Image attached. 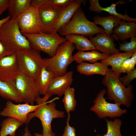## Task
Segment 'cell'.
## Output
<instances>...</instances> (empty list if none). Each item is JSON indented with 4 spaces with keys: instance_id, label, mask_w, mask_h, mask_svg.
Segmentation results:
<instances>
[{
    "instance_id": "cell-1",
    "label": "cell",
    "mask_w": 136,
    "mask_h": 136,
    "mask_svg": "<svg viewBox=\"0 0 136 136\" xmlns=\"http://www.w3.org/2000/svg\"><path fill=\"white\" fill-rule=\"evenodd\" d=\"M52 96L47 93L44 97H38L35 101L39 105L37 109L35 111L29 113L27 115V125L33 118L36 117L40 120L43 127V136H55V134L52 130L51 123L53 119L62 118L65 117V113L56 109V104L54 101L59 98L56 97L47 101Z\"/></svg>"
},
{
    "instance_id": "cell-2",
    "label": "cell",
    "mask_w": 136,
    "mask_h": 136,
    "mask_svg": "<svg viewBox=\"0 0 136 136\" xmlns=\"http://www.w3.org/2000/svg\"><path fill=\"white\" fill-rule=\"evenodd\" d=\"M120 77L109 69L102 83L107 88L106 92L109 99L120 106L122 105L129 108L134 98L133 86L130 84L128 87H125L120 81Z\"/></svg>"
},
{
    "instance_id": "cell-3",
    "label": "cell",
    "mask_w": 136,
    "mask_h": 136,
    "mask_svg": "<svg viewBox=\"0 0 136 136\" xmlns=\"http://www.w3.org/2000/svg\"><path fill=\"white\" fill-rule=\"evenodd\" d=\"M58 32L61 36L73 34L89 37L98 33H105L103 28L98 27L93 22L87 19L80 7L70 21L60 28Z\"/></svg>"
},
{
    "instance_id": "cell-4",
    "label": "cell",
    "mask_w": 136,
    "mask_h": 136,
    "mask_svg": "<svg viewBox=\"0 0 136 136\" xmlns=\"http://www.w3.org/2000/svg\"><path fill=\"white\" fill-rule=\"evenodd\" d=\"M0 39L6 47L15 52L32 48L21 32L17 18H11L0 27Z\"/></svg>"
},
{
    "instance_id": "cell-5",
    "label": "cell",
    "mask_w": 136,
    "mask_h": 136,
    "mask_svg": "<svg viewBox=\"0 0 136 136\" xmlns=\"http://www.w3.org/2000/svg\"><path fill=\"white\" fill-rule=\"evenodd\" d=\"M75 49L74 44L67 41L58 47L54 56L44 58V66L55 77L64 75L69 65L74 61L72 54Z\"/></svg>"
},
{
    "instance_id": "cell-6",
    "label": "cell",
    "mask_w": 136,
    "mask_h": 136,
    "mask_svg": "<svg viewBox=\"0 0 136 136\" xmlns=\"http://www.w3.org/2000/svg\"><path fill=\"white\" fill-rule=\"evenodd\" d=\"M28 41L31 48L43 52L51 57L55 54L58 47L67 40L58 32L49 33L40 32L35 34L22 33Z\"/></svg>"
},
{
    "instance_id": "cell-7",
    "label": "cell",
    "mask_w": 136,
    "mask_h": 136,
    "mask_svg": "<svg viewBox=\"0 0 136 136\" xmlns=\"http://www.w3.org/2000/svg\"><path fill=\"white\" fill-rule=\"evenodd\" d=\"M15 52L20 72L28 75L35 80L44 65V58L39 51L31 48Z\"/></svg>"
},
{
    "instance_id": "cell-8",
    "label": "cell",
    "mask_w": 136,
    "mask_h": 136,
    "mask_svg": "<svg viewBox=\"0 0 136 136\" xmlns=\"http://www.w3.org/2000/svg\"><path fill=\"white\" fill-rule=\"evenodd\" d=\"M106 93L105 88L100 91L93 101L94 104L90 107V111L94 112L99 118L103 119L107 117L114 119L126 113V109H122L117 104L107 102L104 97Z\"/></svg>"
},
{
    "instance_id": "cell-9",
    "label": "cell",
    "mask_w": 136,
    "mask_h": 136,
    "mask_svg": "<svg viewBox=\"0 0 136 136\" xmlns=\"http://www.w3.org/2000/svg\"><path fill=\"white\" fill-rule=\"evenodd\" d=\"M15 82L22 102L33 105L36 98L40 95L35 80L28 75L20 72Z\"/></svg>"
},
{
    "instance_id": "cell-10",
    "label": "cell",
    "mask_w": 136,
    "mask_h": 136,
    "mask_svg": "<svg viewBox=\"0 0 136 136\" xmlns=\"http://www.w3.org/2000/svg\"><path fill=\"white\" fill-rule=\"evenodd\" d=\"M17 18L22 33L35 34L41 32V23L38 9L30 6Z\"/></svg>"
},
{
    "instance_id": "cell-11",
    "label": "cell",
    "mask_w": 136,
    "mask_h": 136,
    "mask_svg": "<svg viewBox=\"0 0 136 136\" xmlns=\"http://www.w3.org/2000/svg\"><path fill=\"white\" fill-rule=\"evenodd\" d=\"M39 106L38 105H31L27 103L16 104L8 100L4 108L0 112V115L14 118L26 124L28 115L35 111Z\"/></svg>"
},
{
    "instance_id": "cell-12",
    "label": "cell",
    "mask_w": 136,
    "mask_h": 136,
    "mask_svg": "<svg viewBox=\"0 0 136 136\" xmlns=\"http://www.w3.org/2000/svg\"><path fill=\"white\" fill-rule=\"evenodd\" d=\"M20 73L16 52L0 59V80L15 83Z\"/></svg>"
},
{
    "instance_id": "cell-13",
    "label": "cell",
    "mask_w": 136,
    "mask_h": 136,
    "mask_svg": "<svg viewBox=\"0 0 136 136\" xmlns=\"http://www.w3.org/2000/svg\"><path fill=\"white\" fill-rule=\"evenodd\" d=\"M64 8L47 5L39 9L41 23V32L49 33L53 31L59 15Z\"/></svg>"
},
{
    "instance_id": "cell-14",
    "label": "cell",
    "mask_w": 136,
    "mask_h": 136,
    "mask_svg": "<svg viewBox=\"0 0 136 136\" xmlns=\"http://www.w3.org/2000/svg\"><path fill=\"white\" fill-rule=\"evenodd\" d=\"M96 50L106 54L111 55L120 53L119 49L115 47V39L112 35L104 33L96 34L93 37H89Z\"/></svg>"
},
{
    "instance_id": "cell-15",
    "label": "cell",
    "mask_w": 136,
    "mask_h": 136,
    "mask_svg": "<svg viewBox=\"0 0 136 136\" xmlns=\"http://www.w3.org/2000/svg\"><path fill=\"white\" fill-rule=\"evenodd\" d=\"M73 72L70 71L64 75L55 77L48 88L47 93L52 95L61 97L63 95L66 89L72 84Z\"/></svg>"
},
{
    "instance_id": "cell-16",
    "label": "cell",
    "mask_w": 136,
    "mask_h": 136,
    "mask_svg": "<svg viewBox=\"0 0 136 136\" xmlns=\"http://www.w3.org/2000/svg\"><path fill=\"white\" fill-rule=\"evenodd\" d=\"M85 1L82 0H73L70 4L64 7L60 13L55 23L53 31L58 32L59 29L68 23L82 4Z\"/></svg>"
},
{
    "instance_id": "cell-17",
    "label": "cell",
    "mask_w": 136,
    "mask_h": 136,
    "mask_svg": "<svg viewBox=\"0 0 136 136\" xmlns=\"http://www.w3.org/2000/svg\"><path fill=\"white\" fill-rule=\"evenodd\" d=\"M90 6L89 10L91 11L95 12L97 13H100L102 11H106L111 15L115 16L121 20L124 21H126L129 22L133 21L136 22V18L131 17L127 14L126 10L125 11V14L123 15L117 13L116 9V6L118 4H123L125 3L124 1H120L116 3H112L111 5L107 7H103L100 5L98 0H90L89 1Z\"/></svg>"
},
{
    "instance_id": "cell-18",
    "label": "cell",
    "mask_w": 136,
    "mask_h": 136,
    "mask_svg": "<svg viewBox=\"0 0 136 136\" xmlns=\"http://www.w3.org/2000/svg\"><path fill=\"white\" fill-rule=\"evenodd\" d=\"M112 35L118 41V40L124 41L128 38L136 37V22L121 21L113 29Z\"/></svg>"
},
{
    "instance_id": "cell-19",
    "label": "cell",
    "mask_w": 136,
    "mask_h": 136,
    "mask_svg": "<svg viewBox=\"0 0 136 136\" xmlns=\"http://www.w3.org/2000/svg\"><path fill=\"white\" fill-rule=\"evenodd\" d=\"M106 64L96 62L91 63L83 62L77 65V71L80 74L87 76L98 74L105 76L109 69Z\"/></svg>"
},
{
    "instance_id": "cell-20",
    "label": "cell",
    "mask_w": 136,
    "mask_h": 136,
    "mask_svg": "<svg viewBox=\"0 0 136 136\" xmlns=\"http://www.w3.org/2000/svg\"><path fill=\"white\" fill-rule=\"evenodd\" d=\"M55 76L51 71L44 65L41 68L39 73L35 80L36 86L39 94L45 95Z\"/></svg>"
},
{
    "instance_id": "cell-21",
    "label": "cell",
    "mask_w": 136,
    "mask_h": 136,
    "mask_svg": "<svg viewBox=\"0 0 136 136\" xmlns=\"http://www.w3.org/2000/svg\"><path fill=\"white\" fill-rule=\"evenodd\" d=\"M110 55L95 50L88 52L78 51L73 55V58L74 61L78 64L84 61L93 63L99 60L105 59Z\"/></svg>"
},
{
    "instance_id": "cell-22",
    "label": "cell",
    "mask_w": 136,
    "mask_h": 136,
    "mask_svg": "<svg viewBox=\"0 0 136 136\" xmlns=\"http://www.w3.org/2000/svg\"><path fill=\"white\" fill-rule=\"evenodd\" d=\"M0 96L7 100L13 101L16 103L22 102L16 89L15 83L0 80Z\"/></svg>"
},
{
    "instance_id": "cell-23",
    "label": "cell",
    "mask_w": 136,
    "mask_h": 136,
    "mask_svg": "<svg viewBox=\"0 0 136 136\" xmlns=\"http://www.w3.org/2000/svg\"><path fill=\"white\" fill-rule=\"evenodd\" d=\"M93 19L95 24L101 26L105 33L110 35L112 34L114 28L118 26L121 21L120 19L113 15L107 17L98 16L94 17Z\"/></svg>"
},
{
    "instance_id": "cell-24",
    "label": "cell",
    "mask_w": 136,
    "mask_h": 136,
    "mask_svg": "<svg viewBox=\"0 0 136 136\" xmlns=\"http://www.w3.org/2000/svg\"><path fill=\"white\" fill-rule=\"evenodd\" d=\"M67 40L75 45V48L78 51H92L96 50L91 41L86 37L81 35L70 34L65 36Z\"/></svg>"
},
{
    "instance_id": "cell-25",
    "label": "cell",
    "mask_w": 136,
    "mask_h": 136,
    "mask_svg": "<svg viewBox=\"0 0 136 136\" xmlns=\"http://www.w3.org/2000/svg\"><path fill=\"white\" fill-rule=\"evenodd\" d=\"M133 54L126 52L118 53L111 55L106 59L100 61L111 67V70L116 74L120 76V66L125 60L130 58Z\"/></svg>"
},
{
    "instance_id": "cell-26",
    "label": "cell",
    "mask_w": 136,
    "mask_h": 136,
    "mask_svg": "<svg viewBox=\"0 0 136 136\" xmlns=\"http://www.w3.org/2000/svg\"><path fill=\"white\" fill-rule=\"evenodd\" d=\"M23 123L13 117H8L2 121L1 125L0 136H15L17 130Z\"/></svg>"
},
{
    "instance_id": "cell-27",
    "label": "cell",
    "mask_w": 136,
    "mask_h": 136,
    "mask_svg": "<svg viewBox=\"0 0 136 136\" xmlns=\"http://www.w3.org/2000/svg\"><path fill=\"white\" fill-rule=\"evenodd\" d=\"M31 0H10L8 10L11 18H17L30 6Z\"/></svg>"
},
{
    "instance_id": "cell-28",
    "label": "cell",
    "mask_w": 136,
    "mask_h": 136,
    "mask_svg": "<svg viewBox=\"0 0 136 136\" xmlns=\"http://www.w3.org/2000/svg\"><path fill=\"white\" fill-rule=\"evenodd\" d=\"M75 89L74 87H68L63 94L64 96L62 99L66 112L68 114L67 118L70 119V112L75 110L77 105L75 98Z\"/></svg>"
},
{
    "instance_id": "cell-29",
    "label": "cell",
    "mask_w": 136,
    "mask_h": 136,
    "mask_svg": "<svg viewBox=\"0 0 136 136\" xmlns=\"http://www.w3.org/2000/svg\"><path fill=\"white\" fill-rule=\"evenodd\" d=\"M107 123V132L103 136H122L120 128L122 124L121 120L119 118H114L113 120L105 119ZM95 136H101L97 134Z\"/></svg>"
},
{
    "instance_id": "cell-30",
    "label": "cell",
    "mask_w": 136,
    "mask_h": 136,
    "mask_svg": "<svg viewBox=\"0 0 136 136\" xmlns=\"http://www.w3.org/2000/svg\"><path fill=\"white\" fill-rule=\"evenodd\" d=\"M118 41L120 51L133 54L136 52V37L131 38L129 42L124 41L120 43Z\"/></svg>"
},
{
    "instance_id": "cell-31",
    "label": "cell",
    "mask_w": 136,
    "mask_h": 136,
    "mask_svg": "<svg viewBox=\"0 0 136 136\" xmlns=\"http://www.w3.org/2000/svg\"><path fill=\"white\" fill-rule=\"evenodd\" d=\"M136 78V68L127 73V74L124 76L120 77L119 79L123 85L128 87L130 84L131 82Z\"/></svg>"
},
{
    "instance_id": "cell-32",
    "label": "cell",
    "mask_w": 136,
    "mask_h": 136,
    "mask_svg": "<svg viewBox=\"0 0 136 136\" xmlns=\"http://www.w3.org/2000/svg\"><path fill=\"white\" fill-rule=\"evenodd\" d=\"M73 0H48V5L60 7H65Z\"/></svg>"
},
{
    "instance_id": "cell-33",
    "label": "cell",
    "mask_w": 136,
    "mask_h": 136,
    "mask_svg": "<svg viewBox=\"0 0 136 136\" xmlns=\"http://www.w3.org/2000/svg\"><path fill=\"white\" fill-rule=\"evenodd\" d=\"M70 119L67 118L66 122V126L64 128L63 133L62 136H76V130L75 128L70 126L69 121Z\"/></svg>"
},
{
    "instance_id": "cell-34",
    "label": "cell",
    "mask_w": 136,
    "mask_h": 136,
    "mask_svg": "<svg viewBox=\"0 0 136 136\" xmlns=\"http://www.w3.org/2000/svg\"><path fill=\"white\" fill-rule=\"evenodd\" d=\"M14 53L15 52L10 50L6 47L0 39V59Z\"/></svg>"
},
{
    "instance_id": "cell-35",
    "label": "cell",
    "mask_w": 136,
    "mask_h": 136,
    "mask_svg": "<svg viewBox=\"0 0 136 136\" xmlns=\"http://www.w3.org/2000/svg\"><path fill=\"white\" fill-rule=\"evenodd\" d=\"M48 0H31L30 6L39 9L44 5L48 4Z\"/></svg>"
},
{
    "instance_id": "cell-36",
    "label": "cell",
    "mask_w": 136,
    "mask_h": 136,
    "mask_svg": "<svg viewBox=\"0 0 136 136\" xmlns=\"http://www.w3.org/2000/svg\"><path fill=\"white\" fill-rule=\"evenodd\" d=\"M130 58L124 60L121 64L119 68V72L120 74L122 73H125L126 72L129 65Z\"/></svg>"
},
{
    "instance_id": "cell-37",
    "label": "cell",
    "mask_w": 136,
    "mask_h": 136,
    "mask_svg": "<svg viewBox=\"0 0 136 136\" xmlns=\"http://www.w3.org/2000/svg\"><path fill=\"white\" fill-rule=\"evenodd\" d=\"M10 0H0V15L8 9Z\"/></svg>"
},
{
    "instance_id": "cell-38",
    "label": "cell",
    "mask_w": 136,
    "mask_h": 136,
    "mask_svg": "<svg viewBox=\"0 0 136 136\" xmlns=\"http://www.w3.org/2000/svg\"><path fill=\"white\" fill-rule=\"evenodd\" d=\"M136 64V52L134 53L130 58L129 65L126 73H127L134 69Z\"/></svg>"
},
{
    "instance_id": "cell-39",
    "label": "cell",
    "mask_w": 136,
    "mask_h": 136,
    "mask_svg": "<svg viewBox=\"0 0 136 136\" xmlns=\"http://www.w3.org/2000/svg\"><path fill=\"white\" fill-rule=\"evenodd\" d=\"M11 18V16L9 15L5 18L0 20V27L4 23Z\"/></svg>"
},
{
    "instance_id": "cell-40",
    "label": "cell",
    "mask_w": 136,
    "mask_h": 136,
    "mask_svg": "<svg viewBox=\"0 0 136 136\" xmlns=\"http://www.w3.org/2000/svg\"><path fill=\"white\" fill-rule=\"evenodd\" d=\"M23 136H32L31 134L29 131L27 125L26 126L24 129V133Z\"/></svg>"
},
{
    "instance_id": "cell-41",
    "label": "cell",
    "mask_w": 136,
    "mask_h": 136,
    "mask_svg": "<svg viewBox=\"0 0 136 136\" xmlns=\"http://www.w3.org/2000/svg\"><path fill=\"white\" fill-rule=\"evenodd\" d=\"M34 135L35 136H43L42 134L37 133H35Z\"/></svg>"
},
{
    "instance_id": "cell-42",
    "label": "cell",
    "mask_w": 136,
    "mask_h": 136,
    "mask_svg": "<svg viewBox=\"0 0 136 136\" xmlns=\"http://www.w3.org/2000/svg\"></svg>"
}]
</instances>
